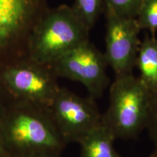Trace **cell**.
<instances>
[{"label": "cell", "instance_id": "6da1fadb", "mask_svg": "<svg viewBox=\"0 0 157 157\" xmlns=\"http://www.w3.org/2000/svg\"><path fill=\"white\" fill-rule=\"evenodd\" d=\"M0 135L10 157L60 155L66 143L48 108L8 103L0 117Z\"/></svg>", "mask_w": 157, "mask_h": 157}, {"label": "cell", "instance_id": "5bb4252c", "mask_svg": "<svg viewBox=\"0 0 157 157\" xmlns=\"http://www.w3.org/2000/svg\"><path fill=\"white\" fill-rule=\"evenodd\" d=\"M146 129L154 145H157V90L151 94L150 109Z\"/></svg>", "mask_w": 157, "mask_h": 157}, {"label": "cell", "instance_id": "5b68a950", "mask_svg": "<svg viewBox=\"0 0 157 157\" xmlns=\"http://www.w3.org/2000/svg\"><path fill=\"white\" fill-rule=\"evenodd\" d=\"M47 0H0V63L27 55L31 33Z\"/></svg>", "mask_w": 157, "mask_h": 157}, {"label": "cell", "instance_id": "9c48e42d", "mask_svg": "<svg viewBox=\"0 0 157 157\" xmlns=\"http://www.w3.org/2000/svg\"><path fill=\"white\" fill-rule=\"evenodd\" d=\"M117 140L102 124L78 141L81 157H121L114 148Z\"/></svg>", "mask_w": 157, "mask_h": 157}, {"label": "cell", "instance_id": "277c9868", "mask_svg": "<svg viewBox=\"0 0 157 157\" xmlns=\"http://www.w3.org/2000/svg\"><path fill=\"white\" fill-rule=\"evenodd\" d=\"M51 65L25 56L0 63V89L8 103L48 108L60 86Z\"/></svg>", "mask_w": 157, "mask_h": 157}, {"label": "cell", "instance_id": "e0dca14e", "mask_svg": "<svg viewBox=\"0 0 157 157\" xmlns=\"http://www.w3.org/2000/svg\"><path fill=\"white\" fill-rule=\"evenodd\" d=\"M29 157H60V155H37Z\"/></svg>", "mask_w": 157, "mask_h": 157}, {"label": "cell", "instance_id": "30bf717a", "mask_svg": "<svg viewBox=\"0 0 157 157\" xmlns=\"http://www.w3.org/2000/svg\"><path fill=\"white\" fill-rule=\"evenodd\" d=\"M143 83L151 93L157 90V38L146 35L141 41L136 60Z\"/></svg>", "mask_w": 157, "mask_h": 157}, {"label": "cell", "instance_id": "ac0fdd59", "mask_svg": "<svg viewBox=\"0 0 157 157\" xmlns=\"http://www.w3.org/2000/svg\"><path fill=\"white\" fill-rule=\"evenodd\" d=\"M150 157H157V145H155V149Z\"/></svg>", "mask_w": 157, "mask_h": 157}, {"label": "cell", "instance_id": "8fae6325", "mask_svg": "<svg viewBox=\"0 0 157 157\" xmlns=\"http://www.w3.org/2000/svg\"><path fill=\"white\" fill-rule=\"evenodd\" d=\"M74 11L90 30L104 11V0H74Z\"/></svg>", "mask_w": 157, "mask_h": 157}, {"label": "cell", "instance_id": "7c38bea8", "mask_svg": "<svg viewBox=\"0 0 157 157\" xmlns=\"http://www.w3.org/2000/svg\"><path fill=\"white\" fill-rule=\"evenodd\" d=\"M139 28L155 35L157 31V0H145L136 17Z\"/></svg>", "mask_w": 157, "mask_h": 157}, {"label": "cell", "instance_id": "2e32d148", "mask_svg": "<svg viewBox=\"0 0 157 157\" xmlns=\"http://www.w3.org/2000/svg\"><path fill=\"white\" fill-rule=\"evenodd\" d=\"M0 157H10L7 149L5 148V145H4L1 135H0Z\"/></svg>", "mask_w": 157, "mask_h": 157}, {"label": "cell", "instance_id": "7a4b0ae2", "mask_svg": "<svg viewBox=\"0 0 157 157\" xmlns=\"http://www.w3.org/2000/svg\"><path fill=\"white\" fill-rule=\"evenodd\" d=\"M90 31L70 6L49 7L31 33L27 56L38 62L51 65L89 41Z\"/></svg>", "mask_w": 157, "mask_h": 157}, {"label": "cell", "instance_id": "3957f363", "mask_svg": "<svg viewBox=\"0 0 157 157\" xmlns=\"http://www.w3.org/2000/svg\"><path fill=\"white\" fill-rule=\"evenodd\" d=\"M151 93L134 74L116 76L109 89V104L101 124L116 139L135 138L146 129Z\"/></svg>", "mask_w": 157, "mask_h": 157}, {"label": "cell", "instance_id": "8992f818", "mask_svg": "<svg viewBox=\"0 0 157 157\" xmlns=\"http://www.w3.org/2000/svg\"><path fill=\"white\" fill-rule=\"evenodd\" d=\"M48 111L65 142L78 143L101 124L95 98L81 97L67 88L60 87Z\"/></svg>", "mask_w": 157, "mask_h": 157}, {"label": "cell", "instance_id": "4fadbf2b", "mask_svg": "<svg viewBox=\"0 0 157 157\" xmlns=\"http://www.w3.org/2000/svg\"><path fill=\"white\" fill-rule=\"evenodd\" d=\"M145 0H104V10H108L120 16L135 18Z\"/></svg>", "mask_w": 157, "mask_h": 157}, {"label": "cell", "instance_id": "52a82bcc", "mask_svg": "<svg viewBox=\"0 0 157 157\" xmlns=\"http://www.w3.org/2000/svg\"><path fill=\"white\" fill-rule=\"evenodd\" d=\"M51 66L58 78L82 84L88 95L95 100L102 97L110 84L105 56L90 40L63 55Z\"/></svg>", "mask_w": 157, "mask_h": 157}, {"label": "cell", "instance_id": "ba28073f", "mask_svg": "<svg viewBox=\"0 0 157 157\" xmlns=\"http://www.w3.org/2000/svg\"><path fill=\"white\" fill-rule=\"evenodd\" d=\"M106 17L105 50L107 63L116 76L133 74L141 41L140 29L135 18H128L105 10Z\"/></svg>", "mask_w": 157, "mask_h": 157}, {"label": "cell", "instance_id": "d6986e66", "mask_svg": "<svg viewBox=\"0 0 157 157\" xmlns=\"http://www.w3.org/2000/svg\"><path fill=\"white\" fill-rule=\"evenodd\" d=\"M149 157H150V156H149Z\"/></svg>", "mask_w": 157, "mask_h": 157}, {"label": "cell", "instance_id": "9a60e30c", "mask_svg": "<svg viewBox=\"0 0 157 157\" xmlns=\"http://www.w3.org/2000/svg\"><path fill=\"white\" fill-rule=\"evenodd\" d=\"M7 104H8V101H7V98H5V95L3 94L2 91L0 89V117L2 115Z\"/></svg>", "mask_w": 157, "mask_h": 157}]
</instances>
